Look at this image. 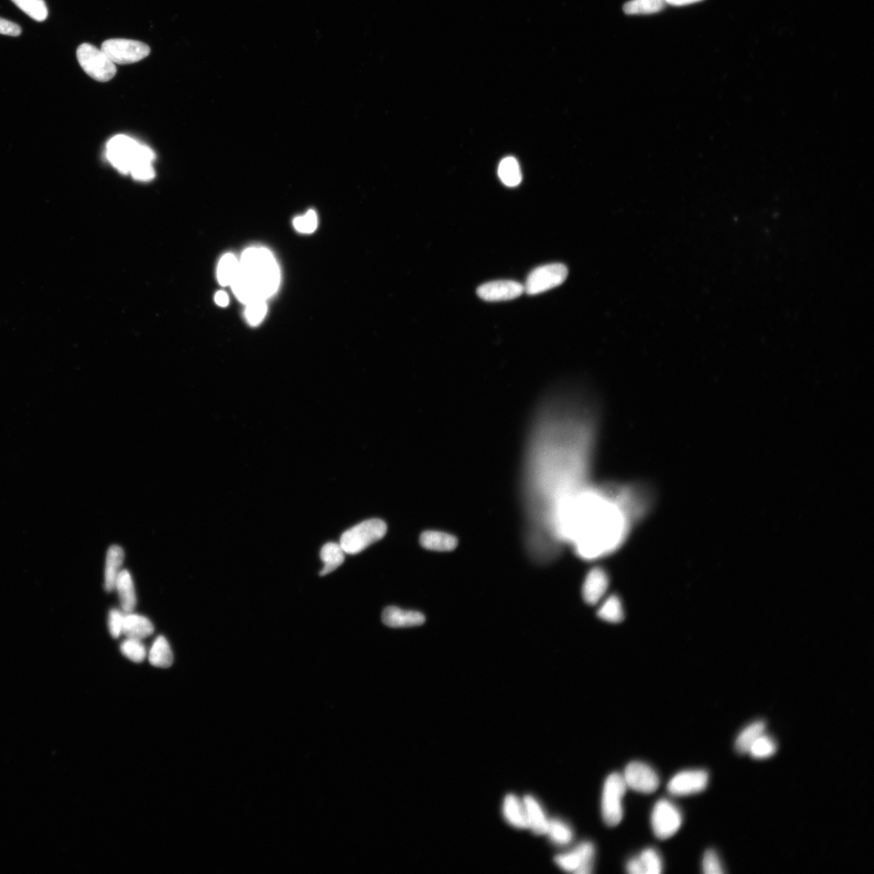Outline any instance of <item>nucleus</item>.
I'll list each match as a JSON object with an SVG mask.
<instances>
[{"instance_id": "obj_5", "label": "nucleus", "mask_w": 874, "mask_h": 874, "mask_svg": "<svg viewBox=\"0 0 874 874\" xmlns=\"http://www.w3.org/2000/svg\"><path fill=\"white\" fill-rule=\"evenodd\" d=\"M386 532L385 521L380 519L367 520L342 534L340 544L346 554H359L383 539Z\"/></svg>"}, {"instance_id": "obj_27", "label": "nucleus", "mask_w": 874, "mask_h": 874, "mask_svg": "<svg viewBox=\"0 0 874 874\" xmlns=\"http://www.w3.org/2000/svg\"><path fill=\"white\" fill-rule=\"evenodd\" d=\"M499 176L506 186H516L521 181V173L518 161L509 157L504 159L499 166Z\"/></svg>"}, {"instance_id": "obj_31", "label": "nucleus", "mask_w": 874, "mask_h": 874, "mask_svg": "<svg viewBox=\"0 0 874 874\" xmlns=\"http://www.w3.org/2000/svg\"><path fill=\"white\" fill-rule=\"evenodd\" d=\"M555 863L565 871L578 874H582L583 873V859L575 849L572 852L556 857Z\"/></svg>"}, {"instance_id": "obj_30", "label": "nucleus", "mask_w": 874, "mask_h": 874, "mask_svg": "<svg viewBox=\"0 0 874 874\" xmlns=\"http://www.w3.org/2000/svg\"><path fill=\"white\" fill-rule=\"evenodd\" d=\"M777 751L776 741L768 735L763 733L752 744L748 753L754 758L765 759L772 757Z\"/></svg>"}, {"instance_id": "obj_40", "label": "nucleus", "mask_w": 874, "mask_h": 874, "mask_svg": "<svg viewBox=\"0 0 874 874\" xmlns=\"http://www.w3.org/2000/svg\"><path fill=\"white\" fill-rule=\"evenodd\" d=\"M627 871L632 874H644L642 864L639 858H633L628 862Z\"/></svg>"}, {"instance_id": "obj_37", "label": "nucleus", "mask_w": 874, "mask_h": 874, "mask_svg": "<svg viewBox=\"0 0 874 874\" xmlns=\"http://www.w3.org/2000/svg\"><path fill=\"white\" fill-rule=\"evenodd\" d=\"M702 867L704 873L706 874H722L724 872L717 852L712 849L705 852Z\"/></svg>"}, {"instance_id": "obj_6", "label": "nucleus", "mask_w": 874, "mask_h": 874, "mask_svg": "<svg viewBox=\"0 0 874 874\" xmlns=\"http://www.w3.org/2000/svg\"><path fill=\"white\" fill-rule=\"evenodd\" d=\"M79 65L89 77L99 82H108L116 77L117 67L101 49L89 43H83L77 49Z\"/></svg>"}, {"instance_id": "obj_35", "label": "nucleus", "mask_w": 874, "mask_h": 874, "mask_svg": "<svg viewBox=\"0 0 874 874\" xmlns=\"http://www.w3.org/2000/svg\"><path fill=\"white\" fill-rule=\"evenodd\" d=\"M266 301H256L246 305V317L251 326L260 324L267 315Z\"/></svg>"}, {"instance_id": "obj_39", "label": "nucleus", "mask_w": 874, "mask_h": 874, "mask_svg": "<svg viewBox=\"0 0 874 874\" xmlns=\"http://www.w3.org/2000/svg\"><path fill=\"white\" fill-rule=\"evenodd\" d=\"M22 28L17 24L8 21L3 18H0V34L3 35L17 37L21 35Z\"/></svg>"}, {"instance_id": "obj_22", "label": "nucleus", "mask_w": 874, "mask_h": 874, "mask_svg": "<svg viewBox=\"0 0 874 874\" xmlns=\"http://www.w3.org/2000/svg\"><path fill=\"white\" fill-rule=\"evenodd\" d=\"M345 553L340 544L335 543H326L321 550L320 557L325 566L321 571L320 575L324 577L334 572L344 562Z\"/></svg>"}, {"instance_id": "obj_16", "label": "nucleus", "mask_w": 874, "mask_h": 874, "mask_svg": "<svg viewBox=\"0 0 874 874\" xmlns=\"http://www.w3.org/2000/svg\"><path fill=\"white\" fill-rule=\"evenodd\" d=\"M526 818H527L528 829L535 835H546L548 832L549 820L540 804L533 797L526 796L523 799Z\"/></svg>"}, {"instance_id": "obj_23", "label": "nucleus", "mask_w": 874, "mask_h": 874, "mask_svg": "<svg viewBox=\"0 0 874 874\" xmlns=\"http://www.w3.org/2000/svg\"><path fill=\"white\" fill-rule=\"evenodd\" d=\"M765 730H766V723L763 721H756L749 724L739 733L735 741L734 747L736 752L738 754L748 753L752 744L765 733Z\"/></svg>"}, {"instance_id": "obj_36", "label": "nucleus", "mask_w": 874, "mask_h": 874, "mask_svg": "<svg viewBox=\"0 0 874 874\" xmlns=\"http://www.w3.org/2000/svg\"><path fill=\"white\" fill-rule=\"evenodd\" d=\"M317 213L314 210H310L305 215L295 218L293 225L298 232L312 233L317 230Z\"/></svg>"}, {"instance_id": "obj_32", "label": "nucleus", "mask_w": 874, "mask_h": 874, "mask_svg": "<svg viewBox=\"0 0 874 874\" xmlns=\"http://www.w3.org/2000/svg\"><path fill=\"white\" fill-rule=\"evenodd\" d=\"M598 615L607 622L617 623L622 620L623 613L619 599L612 596L605 600L599 610Z\"/></svg>"}, {"instance_id": "obj_19", "label": "nucleus", "mask_w": 874, "mask_h": 874, "mask_svg": "<svg viewBox=\"0 0 874 874\" xmlns=\"http://www.w3.org/2000/svg\"><path fill=\"white\" fill-rule=\"evenodd\" d=\"M503 813L506 821L511 826L518 829H528L524 802L514 794L504 798Z\"/></svg>"}, {"instance_id": "obj_13", "label": "nucleus", "mask_w": 874, "mask_h": 874, "mask_svg": "<svg viewBox=\"0 0 874 874\" xmlns=\"http://www.w3.org/2000/svg\"><path fill=\"white\" fill-rule=\"evenodd\" d=\"M524 292V285L514 280L491 281L477 289V294L482 300L490 302L514 300Z\"/></svg>"}, {"instance_id": "obj_38", "label": "nucleus", "mask_w": 874, "mask_h": 874, "mask_svg": "<svg viewBox=\"0 0 874 874\" xmlns=\"http://www.w3.org/2000/svg\"><path fill=\"white\" fill-rule=\"evenodd\" d=\"M124 615L119 610L113 609L109 614V630L113 638H118L122 633Z\"/></svg>"}, {"instance_id": "obj_28", "label": "nucleus", "mask_w": 874, "mask_h": 874, "mask_svg": "<svg viewBox=\"0 0 874 874\" xmlns=\"http://www.w3.org/2000/svg\"><path fill=\"white\" fill-rule=\"evenodd\" d=\"M29 17L44 22L48 17V9L44 0H12Z\"/></svg>"}, {"instance_id": "obj_3", "label": "nucleus", "mask_w": 874, "mask_h": 874, "mask_svg": "<svg viewBox=\"0 0 874 874\" xmlns=\"http://www.w3.org/2000/svg\"><path fill=\"white\" fill-rule=\"evenodd\" d=\"M280 273L276 258L266 248H249L241 255L231 285L237 299L247 305L266 301L279 289Z\"/></svg>"}, {"instance_id": "obj_8", "label": "nucleus", "mask_w": 874, "mask_h": 874, "mask_svg": "<svg viewBox=\"0 0 874 874\" xmlns=\"http://www.w3.org/2000/svg\"><path fill=\"white\" fill-rule=\"evenodd\" d=\"M568 275V268L562 263H551L536 267L526 279L525 292L529 295L540 294L562 285Z\"/></svg>"}, {"instance_id": "obj_29", "label": "nucleus", "mask_w": 874, "mask_h": 874, "mask_svg": "<svg viewBox=\"0 0 874 874\" xmlns=\"http://www.w3.org/2000/svg\"><path fill=\"white\" fill-rule=\"evenodd\" d=\"M546 834L549 836L551 841L559 844V845H566L573 841V833L567 824L559 819H551L549 820L548 832Z\"/></svg>"}, {"instance_id": "obj_14", "label": "nucleus", "mask_w": 874, "mask_h": 874, "mask_svg": "<svg viewBox=\"0 0 874 874\" xmlns=\"http://www.w3.org/2000/svg\"><path fill=\"white\" fill-rule=\"evenodd\" d=\"M382 622L390 628H411L423 624L425 617L423 614L415 610L389 607L382 613Z\"/></svg>"}, {"instance_id": "obj_11", "label": "nucleus", "mask_w": 874, "mask_h": 874, "mask_svg": "<svg viewBox=\"0 0 874 874\" xmlns=\"http://www.w3.org/2000/svg\"><path fill=\"white\" fill-rule=\"evenodd\" d=\"M627 787L642 793H653L659 787L658 774L649 765L642 762L630 763L623 776Z\"/></svg>"}, {"instance_id": "obj_17", "label": "nucleus", "mask_w": 874, "mask_h": 874, "mask_svg": "<svg viewBox=\"0 0 874 874\" xmlns=\"http://www.w3.org/2000/svg\"><path fill=\"white\" fill-rule=\"evenodd\" d=\"M121 607L126 614L132 613L136 605L135 586L130 573L127 570H121L116 583Z\"/></svg>"}, {"instance_id": "obj_33", "label": "nucleus", "mask_w": 874, "mask_h": 874, "mask_svg": "<svg viewBox=\"0 0 874 874\" xmlns=\"http://www.w3.org/2000/svg\"><path fill=\"white\" fill-rule=\"evenodd\" d=\"M122 653L134 662L141 663L146 658V649L141 639L127 638L121 644Z\"/></svg>"}, {"instance_id": "obj_41", "label": "nucleus", "mask_w": 874, "mask_h": 874, "mask_svg": "<svg viewBox=\"0 0 874 874\" xmlns=\"http://www.w3.org/2000/svg\"><path fill=\"white\" fill-rule=\"evenodd\" d=\"M215 301L218 305L225 307L228 305V296L227 293L223 291L218 292L215 296Z\"/></svg>"}, {"instance_id": "obj_20", "label": "nucleus", "mask_w": 874, "mask_h": 874, "mask_svg": "<svg viewBox=\"0 0 874 874\" xmlns=\"http://www.w3.org/2000/svg\"><path fill=\"white\" fill-rule=\"evenodd\" d=\"M420 544L424 548L435 551H451L458 546L454 536L440 531H425L420 536Z\"/></svg>"}, {"instance_id": "obj_7", "label": "nucleus", "mask_w": 874, "mask_h": 874, "mask_svg": "<svg viewBox=\"0 0 874 874\" xmlns=\"http://www.w3.org/2000/svg\"><path fill=\"white\" fill-rule=\"evenodd\" d=\"M622 774L613 773L605 779L603 793L602 812L605 823L617 826L623 816V798L627 789Z\"/></svg>"}, {"instance_id": "obj_12", "label": "nucleus", "mask_w": 874, "mask_h": 874, "mask_svg": "<svg viewBox=\"0 0 874 874\" xmlns=\"http://www.w3.org/2000/svg\"><path fill=\"white\" fill-rule=\"evenodd\" d=\"M708 773L704 770H688L675 774L668 784V791L674 796H688L706 788Z\"/></svg>"}, {"instance_id": "obj_26", "label": "nucleus", "mask_w": 874, "mask_h": 874, "mask_svg": "<svg viewBox=\"0 0 874 874\" xmlns=\"http://www.w3.org/2000/svg\"><path fill=\"white\" fill-rule=\"evenodd\" d=\"M667 0H630L626 3L623 11L628 15L651 14L662 11Z\"/></svg>"}, {"instance_id": "obj_2", "label": "nucleus", "mask_w": 874, "mask_h": 874, "mask_svg": "<svg viewBox=\"0 0 874 874\" xmlns=\"http://www.w3.org/2000/svg\"><path fill=\"white\" fill-rule=\"evenodd\" d=\"M655 499L653 486L644 482L590 483L564 506L557 525L560 543L585 559L612 554L647 518Z\"/></svg>"}, {"instance_id": "obj_9", "label": "nucleus", "mask_w": 874, "mask_h": 874, "mask_svg": "<svg viewBox=\"0 0 874 874\" xmlns=\"http://www.w3.org/2000/svg\"><path fill=\"white\" fill-rule=\"evenodd\" d=\"M102 49L113 63L119 65L141 61L151 52L150 47L145 43L122 38L106 40L102 45Z\"/></svg>"}, {"instance_id": "obj_24", "label": "nucleus", "mask_w": 874, "mask_h": 874, "mask_svg": "<svg viewBox=\"0 0 874 874\" xmlns=\"http://www.w3.org/2000/svg\"><path fill=\"white\" fill-rule=\"evenodd\" d=\"M149 662L153 667L160 668L170 667L173 662V655L170 644L167 639L160 635L154 642L149 652Z\"/></svg>"}, {"instance_id": "obj_10", "label": "nucleus", "mask_w": 874, "mask_h": 874, "mask_svg": "<svg viewBox=\"0 0 874 874\" xmlns=\"http://www.w3.org/2000/svg\"><path fill=\"white\" fill-rule=\"evenodd\" d=\"M681 825L682 814L674 804L662 799L655 804L652 827L656 836L660 839H669L677 833Z\"/></svg>"}, {"instance_id": "obj_34", "label": "nucleus", "mask_w": 874, "mask_h": 874, "mask_svg": "<svg viewBox=\"0 0 874 874\" xmlns=\"http://www.w3.org/2000/svg\"><path fill=\"white\" fill-rule=\"evenodd\" d=\"M642 864L644 873L658 874L662 873V862L658 853L654 849H645L639 857Z\"/></svg>"}, {"instance_id": "obj_18", "label": "nucleus", "mask_w": 874, "mask_h": 874, "mask_svg": "<svg viewBox=\"0 0 874 874\" xmlns=\"http://www.w3.org/2000/svg\"><path fill=\"white\" fill-rule=\"evenodd\" d=\"M153 633V625L148 618L132 613L126 614L124 617L122 633L127 638L142 640Z\"/></svg>"}, {"instance_id": "obj_1", "label": "nucleus", "mask_w": 874, "mask_h": 874, "mask_svg": "<svg viewBox=\"0 0 874 874\" xmlns=\"http://www.w3.org/2000/svg\"><path fill=\"white\" fill-rule=\"evenodd\" d=\"M600 423L596 402L570 390L550 406L539 453L540 534L558 539L557 524L569 501L591 483Z\"/></svg>"}, {"instance_id": "obj_25", "label": "nucleus", "mask_w": 874, "mask_h": 874, "mask_svg": "<svg viewBox=\"0 0 874 874\" xmlns=\"http://www.w3.org/2000/svg\"><path fill=\"white\" fill-rule=\"evenodd\" d=\"M239 269V261L232 254L223 256L217 270L218 280L222 286H231Z\"/></svg>"}, {"instance_id": "obj_15", "label": "nucleus", "mask_w": 874, "mask_h": 874, "mask_svg": "<svg viewBox=\"0 0 874 874\" xmlns=\"http://www.w3.org/2000/svg\"><path fill=\"white\" fill-rule=\"evenodd\" d=\"M608 577L603 570L596 569L590 572L583 586V595L586 602L594 604L599 602L608 588Z\"/></svg>"}, {"instance_id": "obj_42", "label": "nucleus", "mask_w": 874, "mask_h": 874, "mask_svg": "<svg viewBox=\"0 0 874 874\" xmlns=\"http://www.w3.org/2000/svg\"><path fill=\"white\" fill-rule=\"evenodd\" d=\"M701 1V0H667V3L674 6H683V5L691 4Z\"/></svg>"}, {"instance_id": "obj_4", "label": "nucleus", "mask_w": 874, "mask_h": 874, "mask_svg": "<svg viewBox=\"0 0 874 874\" xmlns=\"http://www.w3.org/2000/svg\"><path fill=\"white\" fill-rule=\"evenodd\" d=\"M106 156L111 165L122 175L130 173L132 168L138 162L155 160V153L150 148L124 135L114 136L108 142Z\"/></svg>"}, {"instance_id": "obj_21", "label": "nucleus", "mask_w": 874, "mask_h": 874, "mask_svg": "<svg viewBox=\"0 0 874 874\" xmlns=\"http://www.w3.org/2000/svg\"><path fill=\"white\" fill-rule=\"evenodd\" d=\"M124 560V551L120 546L113 545L109 548L106 555L105 573V589L107 592H112L116 588V583Z\"/></svg>"}]
</instances>
